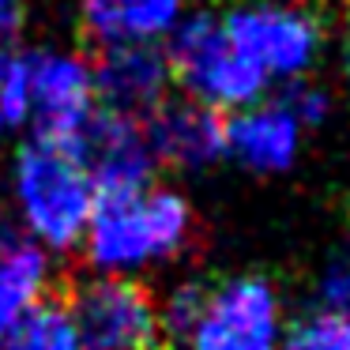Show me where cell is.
<instances>
[{"label": "cell", "instance_id": "cell-1", "mask_svg": "<svg viewBox=\"0 0 350 350\" xmlns=\"http://www.w3.org/2000/svg\"><path fill=\"white\" fill-rule=\"evenodd\" d=\"M83 237L87 264L98 271H129L159 256H185L200 245L196 215L185 196L170 189H147L124 200H94Z\"/></svg>", "mask_w": 350, "mask_h": 350}, {"label": "cell", "instance_id": "cell-2", "mask_svg": "<svg viewBox=\"0 0 350 350\" xmlns=\"http://www.w3.org/2000/svg\"><path fill=\"white\" fill-rule=\"evenodd\" d=\"M16 196L27 226L42 237V245L72 252L83 241L94 211V189L72 147L49 139L27 144L16 162Z\"/></svg>", "mask_w": 350, "mask_h": 350}, {"label": "cell", "instance_id": "cell-3", "mask_svg": "<svg viewBox=\"0 0 350 350\" xmlns=\"http://www.w3.org/2000/svg\"><path fill=\"white\" fill-rule=\"evenodd\" d=\"M64 305L76 327L79 350H170L162 301L136 279H72L61 275Z\"/></svg>", "mask_w": 350, "mask_h": 350}, {"label": "cell", "instance_id": "cell-4", "mask_svg": "<svg viewBox=\"0 0 350 350\" xmlns=\"http://www.w3.org/2000/svg\"><path fill=\"white\" fill-rule=\"evenodd\" d=\"M170 76L189 91V98H200L215 109L249 106L264 94L267 76L241 57L222 34V23L207 12L185 19L170 42Z\"/></svg>", "mask_w": 350, "mask_h": 350}, {"label": "cell", "instance_id": "cell-5", "mask_svg": "<svg viewBox=\"0 0 350 350\" xmlns=\"http://www.w3.org/2000/svg\"><path fill=\"white\" fill-rule=\"evenodd\" d=\"M76 151L91 177L94 200H124L151 189L154 177V154L144 139L136 117L113 113V109H94L79 136L64 144Z\"/></svg>", "mask_w": 350, "mask_h": 350}, {"label": "cell", "instance_id": "cell-6", "mask_svg": "<svg viewBox=\"0 0 350 350\" xmlns=\"http://www.w3.org/2000/svg\"><path fill=\"white\" fill-rule=\"evenodd\" d=\"M222 34L264 76H297L317 61L320 19L305 8H241L222 19Z\"/></svg>", "mask_w": 350, "mask_h": 350}, {"label": "cell", "instance_id": "cell-7", "mask_svg": "<svg viewBox=\"0 0 350 350\" xmlns=\"http://www.w3.org/2000/svg\"><path fill=\"white\" fill-rule=\"evenodd\" d=\"M189 339L192 350H275L279 297L271 282L245 275L219 286Z\"/></svg>", "mask_w": 350, "mask_h": 350}, {"label": "cell", "instance_id": "cell-8", "mask_svg": "<svg viewBox=\"0 0 350 350\" xmlns=\"http://www.w3.org/2000/svg\"><path fill=\"white\" fill-rule=\"evenodd\" d=\"M31 72V113L38 139L49 144H72L87 117L94 113V87H91V68L83 57L68 53H46L27 57Z\"/></svg>", "mask_w": 350, "mask_h": 350}, {"label": "cell", "instance_id": "cell-9", "mask_svg": "<svg viewBox=\"0 0 350 350\" xmlns=\"http://www.w3.org/2000/svg\"><path fill=\"white\" fill-rule=\"evenodd\" d=\"M91 87L102 109L124 117H147L170 87V61L151 42H117V46L91 49Z\"/></svg>", "mask_w": 350, "mask_h": 350}, {"label": "cell", "instance_id": "cell-10", "mask_svg": "<svg viewBox=\"0 0 350 350\" xmlns=\"http://www.w3.org/2000/svg\"><path fill=\"white\" fill-rule=\"evenodd\" d=\"M139 129L154 162L174 170L211 166L226 151V117L200 98H162L139 117Z\"/></svg>", "mask_w": 350, "mask_h": 350}, {"label": "cell", "instance_id": "cell-11", "mask_svg": "<svg viewBox=\"0 0 350 350\" xmlns=\"http://www.w3.org/2000/svg\"><path fill=\"white\" fill-rule=\"evenodd\" d=\"M301 124L275 102V106L245 109L226 121V154L252 174H282L297 154Z\"/></svg>", "mask_w": 350, "mask_h": 350}, {"label": "cell", "instance_id": "cell-12", "mask_svg": "<svg viewBox=\"0 0 350 350\" xmlns=\"http://www.w3.org/2000/svg\"><path fill=\"white\" fill-rule=\"evenodd\" d=\"M181 0H79L83 38L91 49L117 42H151L174 31Z\"/></svg>", "mask_w": 350, "mask_h": 350}, {"label": "cell", "instance_id": "cell-13", "mask_svg": "<svg viewBox=\"0 0 350 350\" xmlns=\"http://www.w3.org/2000/svg\"><path fill=\"white\" fill-rule=\"evenodd\" d=\"M49 264L38 245L0 226V339L46 297Z\"/></svg>", "mask_w": 350, "mask_h": 350}, {"label": "cell", "instance_id": "cell-14", "mask_svg": "<svg viewBox=\"0 0 350 350\" xmlns=\"http://www.w3.org/2000/svg\"><path fill=\"white\" fill-rule=\"evenodd\" d=\"M0 350H79L76 327H72L68 305H64V290L57 279L53 290H46L34 309H27V317L4 335Z\"/></svg>", "mask_w": 350, "mask_h": 350}, {"label": "cell", "instance_id": "cell-15", "mask_svg": "<svg viewBox=\"0 0 350 350\" xmlns=\"http://www.w3.org/2000/svg\"><path fill=\"white\" fill-rule=\"evenodd\" d=\"M207 301H211V290H207V282H200V279L181 282V286L162 301V324H166V332H170V342L189 339V335L196 332Z\"/></svg>", "mask_w": 350, "mask_h": 350}, {"label": "cell", "instance_id": "cell-16", "mask_svg": "<svg viewBox=\"0 0 350 350\" xmlns=\"http://www.w3.org/2000/svg\"><path fill=\"white\" fill-rule=\"evenodd\" d=\"M31 72L27 57H19L16 46H0V113L4 121L19 124L31 113Z\"/></svg>", "mask_w": 350, "mask_h": 350}, {"label": "cell", "instance_id": "cell-17", "mask_svg": "<svg viewBox=\"0 0 350 350\" xmlns=\"http://www.w3.org/2000/svg\"><path fill=\"white\" fill-rule=\"evenodd\" d=\"M286 350H350V320L335 312H317L290 327Z\"/></svg>", "mask_w": 350, "mask_h": 350}, {"label": "cell", "instance_id": "cell-18", "mask_svg": "<svg viewBox=\"0 0 350 350\" xmlns=\"http://www.w3.org/2000/svg\"><path fill=\"white\" fill-rule=\"evenodd\" d=\"M279 106L286 109L297 124H320L327 117V109H332V98H327L324 87L309 83V79H297V83L286 87V98H282Z\"/></svg>", "mask_w": 350, "mask_h": 350}, {"label": "cell", "instance_id": "cell-19", "mask_svg": "<svg viewBox=\"0 0 350 350\" xmlns=\"http://www.w3.org/2000/svg\"><path fill=\"white\" fill-rule=\"evenodd\" d=\"M320 297H324L327 312L350 320V252L332 256V264L324 267V279H320Z\"/></svg>", "mask_w": 350, "mask_h": 350}, {"label": "cell", "instance_id": "cell-20", "mask_svg": "<svg viewBox=\"0 0 350 350\" xmlns=\"http://www.w3.org/2000/svg\"><path fill=\"white\" fill-rule=\"evenodd\" d=\"M27 23V0H0V46H12Z\"/></svg>", "mask_w": 350, "mask_h": 350}, {"label": "cell", "instance_id": "cell-21", "mask_svg": "<svg viewBox=\"0 0 350 350\" xmlns=\"http://www.w3.org/2000/svg\"><path fill=\"white\" fill-rule=\"evenodd\" d=\"M342 68H347V79H350V19H347V34H342Z\"/></svg>", "mask_w": 350, "mask_h": 350}, {"label": "cell", "instance_id": "cell-22", "mask_svg": "<svg viewBox=\"0 0 350 350\" xmlns=\"http://www.w3.org/2000/svg\"><path fill=\"white\" fill-rule=\"evenodd\" d=\"M347 222H350V196H347Z\"/></svg>", "mask_w": 350, "mask_h": 350}, {"label": "cell", "instance_id": "cell-23", "mask_svg": "<svg viewBox=\"0 0 350 350\" xmlns=\"http://www.w3.org/2000/svg\"><path fill=\"white\" fill-rule=\"evenodd\" d=\"M0 129H4V113H0Z\"/></svg>", "mask_w": 350, "mask_h": 350}]
</instances>
